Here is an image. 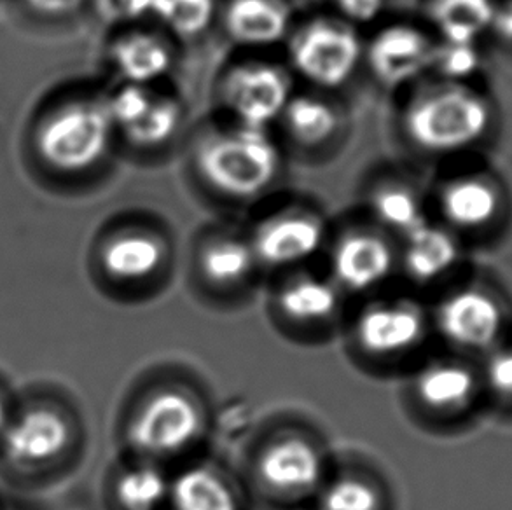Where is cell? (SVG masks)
<instances>
[{
  "instance_id": "cell-1",
  "label": "cell",
  "mask_w": 512,
  "mask_h": 510,
  "mask_svg": "<svg viewBox=\"0 0 512 510\" xmlns=\"http://www.w3.org/2000/svg\"><path fill=\"white\" fill-rule=\"evenodd\" d=\"M193 163L215 193L252 200L277 179L280 151L268 131L235 125L203 133L194 145Z\"/></svg>"
},
{
  "instance_id": "cell-2",
  "label": "cell",
  "mask_w": 512,
  "mask_h": 510,
  "mask_svg": "<svg viewBox=\"0 0 512 510\" xmlns=\"http://www.w3.org/2000/svg\"><path fill=\"white\" fill-rule=\"evenodd\" d=\"M492 111L465 84L437 83L416 91L402 114L409 142L434 154L457 152L485 137Z\"/></svg>"
},
{
  "instance_id": "cell-3",
  "label": "cell",
  "mask_w": 512,
  "mask_h": 510,
  "mask_svg": "<svg viewBox=\"0 0 512 510\" xmlns=\"http://www.w3.org/2000/svg\"><path fill=\"white\" fill-rule=\"evenodd\" d=\"M114 126L105 100H76L42 121L35 137L37 152L56 172L77 175L104 161Z\"/></svg>"
},
{
  "instance_id": "cell-4",
  "label": "cell",
  "mask_w": 512,
  "mask_h": 510,
  "mask_svg": "<svg viewBox=\"0 0 512 510\" xmlns=\"http://www.w3.org/2000/svg\"><path fill=\"white\" fill-rule=\"evenodd\" d=\"M294 70L308 83L336 90L352 79L362 58V42L352 25L336 18H313L289 39Z\"/></svg>"
},
{
  "instance_id": "cell-5",
  "label": "cell",
  "mask_w": 512,
  "mask_h": 510,
  "mask_svg": "<svg viewBox=\"0 0 512 510\" xmlns=\"http://www.w3.org/2000/svg\"><path fill=\"white\" fill-rule=\"evenodd\" d=\"M74 442V425L62 407L35 400L14 411L0 439L7 463L21 470H44L67 455Z\"/></svg>"
},
{
  "instance_id": "cell-6",
  "label": "cell",
  "mask_w": 512,
  "mask_h": 510,
  "mask_svg": "<svg viewBox=\"0 0 512 510\" xmlns=\"http://www.w3.org/2000/svg\"><path fill=\"white\" fill-rule=\"evenodd\" d=\"M219 95L236 125L268 131L291 102V76L275 63H236L222 77Z\"/></svg>"
},
{
  "instance_id": "cell-7",
  "label": "cell",
  "mask_w": 512,
  "mask_h": 510,
  "mask_svg": "<svg viewBox=\"0 0 512 510\" xmlns=\"http://www.w3.org/2000/svg\"><path fill=\"white\" fill-rule=\"evenodd\" d=\"M203 428L198 402L182 390H161L137 409L130 421L128 439L147 456H175L193 446Z\"/></svg>"
},
{
  "instance_id": "cell-8",
  "label": "cell",
  "mask_w": 512,
  "mask_h": 510,
  "mask_svg": "<svg viewBox=\"0 0 512 510\" xmlns=\"http://www.w3.org/2000/svg\"><path fill=\"white\" fill-rule=\"evenodd\" d=\"M436 42L420 28L394 23L374 35L366 51L376 81L397 90L430 72Z\"/></svg>"
},
{
  "instance_id": "cell-9",
  "label": "cell",
  "mask_w": 512,
  "mask_h": 510,
  "mask_svg": "<svg viewBox=\"0 0 512 510\" xmlns=\"http://www.w3.org/2000/svg\"><path fill=\"white\" fill-rule=\"evenodd\" d=\"M427 322L422 308L408 299H390L367 306L355 324L357 343L364 352L392 357L422 343Z\"/></svg>"
},
{
  "instance_id": "cell-10",
  "label": "cell",
  "mask_w": 512,
  "mask_h": 510,
  "mask_svg": "<svg viewBox=\"0 0 512 510\" xmlns=\"http://www.w3.org/2000/svg\"><path fill=\"white\" fill-rule=\"evenodd\" d=\"M326 236L324 222L306 210H284L261 222L250 240L257 261L291 266L319 252Z\"/></svg>"
},
{
  "instance_id": "cell-11",
  "label": "cell",
  "mask_w": 512,
  "mask_h": 510,
  "mask_svg": "<svg viewBox=\"0 0 512 510\" xmlns=\"http://www.w3.org/2000/svg\"><path fill=\"white\" fill-rule=\"evenodd\" d=\"M257 476L273 493L296 497L319 486L324 462L312 442L299 435H285L263 449L257 460Z\"/></svg>"
},
{
  "instance_id": "cell-12",
  "label": "cell",
  "mask_w": 512,
  "mask_h": 510,
  "mask_svg": "<svg viewBox=\"0 0 512 510\" xmlns=\"http://www.w3.org/2000/svg\"><path fill=\"white\" fill-rule=\"evenodd\" d=\"M437 324L444 338L464 348L492 345L502 329V311L492 296L481 290H458L437 310Z\"/></svg>"
},
{
  "instance_id": "cell-13",
  "label": "cell",
  "mask_w": 512,
  "mask_h": 510,
  "mask_svg": "<svg viewBox=\"0 0 512 510\" xmlns=\"http://www.w3.org/2000/svg\"><path fill=\"white\" fill-rule=\"evenodd\" d=\"M394 268V250L369 231L343 236L333 252V271L345 289L366 292L385 282Z\"/></svg>"
},
{
  "instance_id": "cell-14",
  "label": "cell",
  "mask_w": 512,
  "mask_h": 510,
  "mask_svg": "<svg viewBox=\"0 0 512 510\" xmlns=\"http://www.w3.org/2000/svg\"><path fill=\"white\" fill-rule=\"evenodd\" d=\"M222 23L242 48H271L291 35V7L285 0H229Z\"/></svg>"
},
{
  "instance_id": "cell-15",
  "label": "cell",
  "mask_w": 512,
  "mask_h": 510,
  "mask_svg": "<svg viewBox=\"0 0 512 510\" xmlns=\"http://www.w3.org/2000/svg\"><path fill=\"white\" fill-rule=\"evenodd\" d=\"M111 63L126 84L153 86L167 76L173 65L170 44L147 30H132L112 42Z\"/></svg>"
},
{
  "instance_id": "cell-16",
  "label": "cell",
  "mask_w": 512,
  "mask_h": 510,
  "mask_svg": "<svg viewBox=\"0 0 512 510\" xmlns=\"http://www.w3.org/2000/svg\"><path fill=\"white\" fill-rule=\"evenodd\" d=\"M165 243L144 229L111 236L100 252L105 275L118 282H140L153 276L165 261Z\"/></svg>"
},
{
  "instance_id": "cell-17",
  "label": "cell",
  "mask_w": 512,
  "mask_h": 510,
  "mask_svg": "<svg viewBox=\"0 0 512 510\" xmlns=\"http://www.w3.org/2000/svg\"><path fill=\"white\" fill-rule=\"evenodd\" d=\"M499 205L495 186L478 177L451 180L441 193L444 217L457 228H483L495 219Z\"/></svg>"
},
{
  "instance_id": "cell-18",
  "label": "cell",
  "mask_w": 512,
  "mask_h": 510,
  "mask_svg": "<svg viewBox=\"0 0 512 510\" xmlns=\"http://www.w3.org/2000/svg\"><path fill=\"white\" fill-rule=\"evenodd\" d=\"M458 259L455 238L432 224H425L406 236L404 266L416 282L429 283L446 275Z\"/></svg>"
},
{
  "instance_id": "cell-19",
  "label": "cell",
  "mask_w": 512,
  "mask_h": 510,
  "mask_svg": "<svg viewBox=\"0 0 512 510\" xmlns=\"http://www.w3.org/2000/svg\"><path fill=\"white\" fill-rule=\"evenodd\" d=\"M497 0H430L429 18L443 41L478 44L492 28Z\"/></svg>"
},
{
  "instance_id": "cell-20",
  "label": "cell",
  "mask_w": 512,
  "mask_h": 510,
  "mask_svg": "<svg viewBox=\"0 0 512 510\" xmlns=\"http://www.w3.org/2000/svg\"><path fill=\"white\" fill-rule=\"evenodd\" d=\"M175 510H238L231 484L210 467H191L180 472L170 486Z\"/></svg>"
},
{
  "instance_id": "cell-21",
  "label": "cell",
  "mask_w": 512,
  "mask_h": 510,
  "mask_svg": "<svg viewBox=\"0 0 512 510\" xmlns=\"http://www.w3.org/2000/svg\"><path fill=\"white\" fill-rule=\"evenodd\" d=\"M476 390L471 369L453 362H437L418 374L416 393L425 406L441 413H453L469 404Z\"/></svg>"
},
{
  "instance_id": "cell-22",
  "label": "cell",
  "mask_w": 512,
  "mask_h": 510,
  "mask_svg": "<svg viewBox=\"0 0 512 510\" xmlns=\"http://www.w3.org/2000/svg\"><path fill=\"white\" fill-rule=\"evenodd\" d=\"M282 121L289 137L308 149L327 144L340 130V114L336 107L313 95H292Z\"/></svg>"
},
{
  "instance_id": "cell-23",
  "label": "cell",
  "mask_w": 512,
  "mask_h": 510,
  "mask_svg": "<svg viewBox=\"0 0 512 510\" xmlns=\"http://www.w3.org/2000/svg\"><path fill=\"white\" fill-rule=\"evenodd\" d=\"M278 304L287 317L303 324L324 322L340 306V294L333 283L317 276H299L287 283Z\"/></svg>"
},
{
  "instance_id": "cell-24",
  "label": "cell",
  "mask_w": 512,
  "mask_h": 510,
  "mask_svg": "<svg viewBox=\"0 0 512 510\" xmlns=\"http://www.w3.org/2000/svg\"><path fill=\"white\" fill-rule=\"evenodd\" d=\"M257 259L250 242L221 236L208 242L200 254V269L205 280L217 287H233L252 273Z\"/></svg>"
},
{
  "instance_id": "cell-25",
  "label": "cell",
  "mask_w": 512,
  "mask_h": 510,
  "mask_svg": "<svg viewBox=\"0 0 512 510\" xmlns=\"http://www.w3.org/2000/svg\"><path fill=\"white\" fill-rule=\"evenodd\" d=\"M182 121V105L177 98L156 91L146 111L119 131L128 144L139 149H158L168 144L179 130Z\"/></svg>"
},
{
  "instance_id": "cell-26",
  "label": "cell",
  "mask_w": 512,
  "mask_h": 510,
  "mask_svg": "<svg viewBox=\"0 0 512 510\" xmlns=\"http://www.w3.org/2000/svg\"><path fill=\"white\" fill-rule=\"evenodd\" d=\"M371 210L385 228L404 238L427 224L418 196L395 182L383 184L371 194Z\"/></svg>"
},
{
  "instance_id": "cell-27",
  "label": "cell",
  "mask_w": 512,
  "mask_h": 510,
  "mask_svg": "<svg viewBox=\"0 0 512 510\" xmlns=\"http://www.w3.org/2000/svg\"><path fill=\"white\" fill-rule=\"evenodd\" d=\"M167 476L153 465L125 470L116 483V500L123 510H158L170 498Z\"/></svg>"
},
{
  "instance_id": "cell-28",
  "label": "cell",
  "mask_w": 512,
  "mask_h": 510,
  "mask_svg": "<svg viewBox=\"0 0 512 510\" xmlns=\"http://www.w3.org/2000/svg\"><path fill=\"white\" fill-rule=\"evenodd\" d=\"M217 0H156L153 16L177 37L193 39L214 23Z\"/></svg>"
},
{
  "instance_id": "cell-29",
  "label": "cell",
  "mask_w": 512,
  "mask_h": 510,
  "mask_svg": "<svg viewBox=\"0 0 512 510\" xmlns=\"http://www.w3.org/2000/svg\"><path fill=\"white\" fill-rule=\"evenodd\" d=\"M481 65L478 44L465 42H436L430 63V72L441 77L443 83L464 84L474 76Z\"/></svg>"
},
{
  "instance_id": "cell-30",
  "label": "cell",
  "mask_w": 512,
  "mask_h": 510,
  "mask_svg": "<svg viewBox=\"0 0 512 510\" xmlns=\"http://www.w3.org/2000/svg\"><path fill=\"white\" fill-rule=\"evenodd\" d=\"M380 505V493L373 484L355 476L334 479L320 497V510H380Z\"/></svg>"
},
{
  "instance_id": "cell-31",
  "label": "cell",
  "mask_w": 512,
  "mask_h": 510,
  "mask_svg": "<svg viewBox=\"0 0 512 510\" xmlns=\"http://www.w3.org/2000/svg\"><path fill=\"white\" fill-rule=\"evenodd\" d=\"M387 0H334L340 20L348 25H367L380 18Z\"/></svg>"
},
{
  "instance_id": "cell-32",
  "label": "cell",
  "mask_w": 512,
  "mask_h": 510,
  "mask_svg": "<svg viewBox=\"0 0 512 510\" xmlns=\"http://www.w3.org/2000/svg\"><path fill=\"white\" fill-rule=\"evenodd\" d=\"M156 0H102L105 16L114 21H137L153 16Z\"/></svg>"
},
{
  "instance_id": "cell-33",
  "label": "cell",
  "mask_w": 512,
  "mask_h": 510,
  "mask_svg": "<svg viewBox=\"0 0 512 510\" xmlns=\"http://www.w3.org/2000/svg\"><path fill=\"white\" fill-rule=\"evenodd\" d=\"M486 374L495 392L504 397H512V350H504L493 355Z\"/></svg>"
},
{
  "instance_id": "cell-34",
  "label": "cell",
  "mask_w": 512,
  "mask_h": 510,
  "mask_svg": "<svg viewBox=\"0 0 512 510\" xmlns=\"http://www.w3.org/2000/svg\"><path fill=\"white\" fill-rule=\"evenodd\" d=\"M84 2L86 0H27L28 6L32 7L35 13L44 14L49 18H60L76 13Z\"/></svg>"
},
{
  "instance_id": "cell-35",
  "label": "cell",
  "mask_w": 512,
  "mask_h": 510,
  "mask_svg": "<svg viewBox=\"0 0 512 510\" xmlns=\"http://www.w3.org/2000/svg\"><path fill=\"white\" fill-rule=\"evenodd\" d=\"M492 30H495L504 41L512 42V0L497 4Z\"/></svg>"
},
{
  "instance_id": "cell-36",
  "label": "cell",
  "mask_w": 512,
  "mask_h": 510,
  "mask_svg": "<svg viewBox=\"0 0 512 510\" xmlns=\"http://www.w3.org/2000/svg\"><path fill=\"white\" fill-rule=\"evenodd\" d=\"M13 414L14 409L13 406H11V402H9V397H7L4 390L0 388V439H2V435L6 432V428L9 427Z\"/></svg>"
},
{
  "instance_id": "cell-37",
  "label": "cell",
  "mask_w": 512,
  "mask_h": 510,
  "mask_svg": "<svg viewBox=\"0 0 512 510\" xmlns=\"http://www.w3.org/2000/svg\"><path fill=\"white\" fill-rule=\"evenodd\" d=\"M0 510H20L18 507H14V505L0 504Z\"/></svg>"
}]
</instances>
